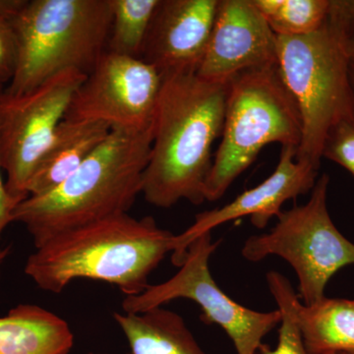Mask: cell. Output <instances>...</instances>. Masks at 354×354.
I'll list each match as a JSON object with an SVG mask.
<instances>
[{
  "instance_id": "ffe728a7",
  "label": "cell",
  "mask_w": 354,
  "mask_h": 354,
  "mask_svg": "<svg viewBox=\"0 0 354 354\" xmlns=\"http://www.w3.org/2000/svg\"><path fill=\"white\" fill-rule=\"evenodd\" d=\"M267 283L272 297L278 304L281 313V327L279 330V342L276 348L263 342L258 353L260 354H310L305 348L301 333L298 328L295 315V302L298 295L290 281L279 272L267 274Z\"/></svg>"
},
{
  "instance_id": "ba28073f",
  "label": "cell",
  "mask_w": 354,
  "mask_h": 354,
  "mask_svg": "<svg viewBox=\"0 0 354 354\" xmlns=\"http://www.w3.org/2000/svg\"><path fill=\"white\" fill-rule=\"evenodd\" d=\"M220 242L212 232L200 235L188 247L180 270L165 283L150 285L138 295L125 297L124 313H143L171 300L186 298L202 310L201 320L220 326L230 337L237 354H256L263 339L281 322L279 310L258 312L237 304L216 285L209 260Z\"/></svg>"
},
{
  "instance_id": "7a4b0ae2",
  "label": "cell",
  "mask_w": 354,
  "mask_h": 354,
  "mask_svg": "<svg viewBox=\"0 0 354 354\" xmlns=\"http://www.w3.org/2000/svg\"><path fill=\"white\" fill-rule=\"evenodd\" d=\"M176 234L152 216H111L67 230L28 258L25 274L44 291L60 293L77 279L118 286L125 297L148 288L149 277L176 249Z\"/></svg>"
},
{
  "instance_id": "cb8c5ba5",
  "label": "cell",
  "mask_w": 354,
  "mask_h": 354,
  "mask_svg": "<svg viewBox=\"0 0 354 354\" xmlns=\"http://www.w3.org/2000/svg\"><path fill=\"white\" fill-rule=\"evenodd\" d=\"M349 80H351V92H353L354 104V55L351 57V65H349Z\"/></svg>"
},
{
  "instance_id": "7c38bea8",
  "label": "cell",
  "mask_w": 354,
  "mask_h": 354,
  "mask_svg": "<svg viewBox=\"0 0 354 354\" xmlns=\"http://www.w3.org/2000/svg\"><path fill=\"white\" fill-rule=\"evenodd\" d=\"M318 171L312 165L297 160V148L281 147L279 164L271 176L225 206L200 213L189 228L177 235L172 263L180 267L188 247L197 237L212 232L227 221L250 216L256 227L264 228L272 218L281 215L285 203L313 189Z\"/></svg>"
},
{
  "instance_id": "9c48e42d",
  "label": "cell",
  "mask_w": 354,
  "mask_h": 354,
  "mask_svg": "<svg viewBox=\"0 0 354 354\" xmlns=\"http://www.w3.org/2000/svg\"><path fill=\"white\" fill-rule=\"evenodd\" d=\"M85 74L67 70L19 95L0 94V164L7 191L18 203L28 198L32 174L64 120Z\"/></svg>"
},
{
  "instance_id": "484cf974",
  "label": "cell",
  "mask_w": 354,
  "mask_h": 354,
  "mask_svg": "<svg viewBox=\"0 0 354 354\" xmlns=\"http://www.w3.org/2000/svg\"><path fill=\"white\" fill-rule=\"evenodd\" d=\"M351 46H353V55H354V21H353V32H351Z\"/></svg>"
},
{
  "instance_id": "2e32d148",
  "label": "cell",
  "mask_w": 354,
  "mask_h": 354,
  "mask_svg": "<svg viewBox=\"0 0 354 354\" xmlns=\"http://www.w3.org/2000/svg\"><path fill=\"white\" fill-rule=\"evenodd\" d=\"M113 318L127 339L131 354H207L183 317L157 307L143 313H118Z\"/></svg>"
},
{
  "instance_id": "7402d4cb",
  "label": "cell",
  "mask_w": 354,
  "mask_h": 354,
  "mask_svg": "<svg viewBox=\"0 0 354 354\" xmlns=\"http://www.w3.org/2000/svg\"><path fill=\"white\" fill-rule=\"evenodd\" d=\"M323 158L341 165L354 176V118L332 128L324 145Z\"/></svg>"
},
{
  "instance_id": "3957f363",
  "label": "cell",
  "mask_w": 354,
  "mask_h": 354,
  "mask_svg": "<svg viewBox=\"0 0 354 354\" xmlns=\"http://www.w3.org/2000/svg\"><path fill=\"white\" fill-rule=\"evenodd\" d=\"M152 141L153 129L111 130L64 183L18 204L13 221L25 225L38 248L67 230L128 213L141 194Z\"/></svg>"
},
{
  "instance_id": "30bf717a",
  "label": "cell",
  "mask_w": 354,
  "mask_h": 354,
  "mask_svg": "<svg viewBox=\"0 0 354 354\" xmlns=\"http://www.w3.org/2000/svg\"><path fill=\"white\" fill-rule=\"evenodd\" d=\"M162 80L141 58L106 50L76 91L64 118L102 122L111 130L149 131Z\"/></svg>"
},
{
  "instance_id": "4316f807",
  "label": "cell",
  "mask_w": 354,
  "mask_h": 354,
  "mask_svg": "<svg viewBox=\"0 0 354 354\" xmlns=\"http://www.w3.org/2000/svg\"><path fill=\"white\" fill-rule=\"evenodd\" d=\"M330 354H354V353H335Z\"/></svg>"
},
{
  "instance_id": "277c9868",
  "label": "cell",
  "mask_w": 354,
  "mask_h": 354,
  "mask_svg": "<svg viewBox=\"0 0 354 354\" xmlns=\"http://www.w3.org/2000/svg\"><path fill=\"white\" fill-rule=\"evenodd\" d=\"M353 0L332 1L325 24L304 36H277L278 68L297 104L301 141L297 160L320 169L330 130L354 118L349 80Z\"/></svg>"
},
{
  "instance_id": "5b68a950",
  "label": "cell",
  "mask_w": 354,
  "mask_h": 354,
  "mask_svg": "<svg viewBox=\"0 0 354 354\" xmlns=\"http://www.w3.org/2000/svg\"><path fill=\"white\" fill-rule=\"evenodd\" d=\"M111 0H26L15 21L17 62L4 92H31L53 77L92 72L108 50Z\"/></svg>"
},
{
  "instance_id": "52a82bcc",
  "label": "cell",
  "mask_w": 354,
  "mask_h": 354,
  "mask_svg": "<svg viewBox=\"0 0 354 354\" xmlns=\"http://www.w3.org/2000/svg\"><path fill=\"white\" fill-rule=\"evenodd\" d=\"M330 177L317 179L309 201L281 212L267 234L252 235L242 247V256L259 262L278 256L295 270L304 305L325 297L326 286L335 272L354 265V243L335 227L328 211Z\"/></svg>"
},
{
  "instance_id": "603a6c76",
  "label": "cell",
  "mask_w": 354,
  "mask_h": 354,
  "mask_svg": "<svg viewBox=\"0 0 354 354\" xmlns=\"http://www.w3.org/2000/svg\"><path fill=\"white\" fill-rule=\"evenodd\" d=\"M4 86L0 85V94ZM1 164H0V236L7 225L13 223L14 209L18 206V203L7 191L6 183H3L1 176Z\"/></svg>"
},
{
  "instance_id": "8fae6325",
  "label": "cell",
  "mask_w": 354,
  "mask_h": 354,
  "mask_svg": "<svg viewBox=\"0 0 354 354\" xmlns=\"http://www.w3.org/2000/svg\"><path fill=\"white\" fill-rule=\"evenodd\" d=\"M278 65L277 36L252 0H220L197 75L230 83L244 72Z\"/></svg>"
},
{
  "instance_id": "d4e9b609",
  "label": "cell",
  "mask_w": 354,
  "mask_h": 354,
  "mask_svg": "<svg viewBox=\"0 0 354 354\" xmlns=\"http://www.w3.org/2000/svg\"><path fill=\"white\" fill-rule=\"evenodd\" d=\"M10 246L0 249V269H1L2 263L4 262V260H6V258L8 257L9 254H10Z\"/></svg>"
},
{
  "instance_id": "ac0fdd59",
  "label": "cell",
  "mask_w": 354,
  "mask_h": 354,
  "mask_svg": "<svg viewBox=\"0 0 354 354\" xmlns=\"http://www.w3.org/2000/svg\"><path fill=\"white\" fill-rule=\"evenodd\" d=\"M276 36L297 37L318 31L329 16L332 0H252Z\"/></svg>"
},
{
  "instance_id": "6da1fadb",
  "label": "cell",
  "mask_w": 354,
  "mask_h": 354,
  "mask_svg": "<svg viewBox=\"0 0 354 354\" xmlns=\"http://www.w3.org/2000/svg\"><path fill=\"white\" fill-rule=\"evenodd\" d=\"M230 84L209 82L196 73L162 76L142 181L149 204L169 209L181 200L205 202L212 148L223 133Z\"/></svg>"
},
{
  "instance_id": "d6986e66",
  "label": "cell",
  "mask_w": 354,
  "mask_h": 354,
  "mask_svg": "<svg viewBox=\"0 0 354 354\" xmlns=\"http://www.w3.org/2000/svg\"><path fill=\"white\" fill-rule=\"evenodd\" d=\"M160 0H111V27L108 50L140 58Z\"/></svg>"
},
{
  "instance_id": "4fadbf2b",
  "label": "cell",
  "mask_w": 354,
  "mask_h": 354,
  "mask_svg": "<svg viewBox=\"0 0 354 354\" xmlns=\"http://www.w3.org/2000/svg\"><path fill=\"white\" fill-rule=\"evenodd\" d=\"M220 0H160L140 58L160 76L197 73Z\"/></svg>"
},
{
  "instance_id": "e0dca14e",
  "label": "cell",
  "mask_w": 354,
  "mask_h": 354,
  "mask_svg": "<svg viewBox=\"0 0 354 354\" xmlns=\"http://www.w3.org/2000/svg\"><path fill=\"white\" fill-rule=\"evenodd\" d=\"M295 315L310 354L354 353V299L324 297L304 305L297 297Z\"/></svg>"
},
{
  "instance_id": "8992f818",
  "label": "cell",
  "mask_w": 354,
  "mask_h": 354,
  "mask_svg": "<svg viewBox=\"0 0 354 354\" xmlns=\"http://www.w3.org/2000/svg\"><path fill=\"white\" fill-rule=\"evenodd\" d=\"M301 120L278 65L244 72L230 84L221 142L204 188L205 202L225 194L272 143L298 148Z\"/></svg>"
},
{
  "instance_id": "44dd1931",
  "label": "cell",
  "mask_w": 354,
  "mask_h": 354,
  "mask_svg": "<svg viewBox=\"0 0 354 354\" xmlns=\"http://www.w3.org/2000/svg\"><path fill=\"white\" fill-rule=\"evenodd\" d=\"M26 0H0V85H8L17 62L15 21Z\"/></svg>"
},
{
  "instance_id": "5bb4252c",
  "label": "cell",
  "mask_w": 354,
  "mask_h": 354,
  "mask_svg": "<svg viewBox=\"0 0 354 354\" xmlns=\"http://www.w3.org/2000/svg\"><path fill=\"white\" fill-rule=\"evenodd\" d=\"M111 130L104 123L64 118L32 174L28 197L46 194L64 183L101 145Z\"/></svg>"
},
{
  "instance_id": "83f0119b",
  "label": "cell",
  "mask_w": 354,
  "mask_h": 354,
  "mask_svg": "<svg viewBox=\"0 0 354 354\" xmlns=\"http://www.w3.org/2000/svg\"><path fill=\"white\" fill-rule=\"evenodd\" d=\"M90 354H94V353H90ZM100 354H102V353H100Z\"/></svg>"
},
{
  "instance_id": "9a60e30c",
  "label": "cell",
  "mask_w": 354,
  "mask_h": 354,
  "mask_svg": "<svg viewBox=\"0 0 354 354\" xmlns=\"http://www.w3.org/2000/svg\"><path fill=\"white\" fill-rule=\"evenodd\" d=\"M74 335L64 319L34 304L0 317V354H68Z\"/></svg>"
}]
</instances>
